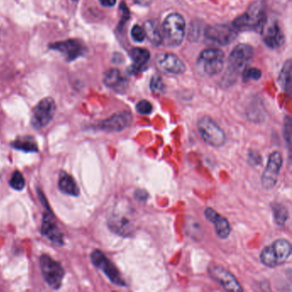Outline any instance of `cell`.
<instances>
[{
	"instance_id": "1",
	"label": "cell",
	"mask_w": 292,
	"mask_h": 292,
	"mask_svg": "<svg viewBox=\"0 0 292 292\" xmlns=\"http://www.w3.org/2000/svg\"><path fill=\"white\" fill-rule=\"evenodd\" d=\"M109 229L116 235L129 238L137 230L134 209L129 200L120 199L115 203L107 218Z\"/></svg>"
},
{
	"instance_id": "2",
	"label": "cell",
	"mask_w": 292,
	"mask_h": 292,
	"mask_svg": "<svg viewBox=\"0 0 292 292\" xmlns=\"http://www.w3.org/2000/svg\"><path fill=\"white\" fill-rule=\"evenodd\" d=\"M197 129L202 140L212 147L220 148L226 142L224 130L209 116H202L200 119L197 123Z\"/></svg>"
},
{
	"instance_id": "3",
	"label": "cell",
	"mask_w": 292,
	"mask_h": 292,
	"mask_svg": "<svg viewBox=\"0 0 292 292\" xmlns=\"http://www.w3.org/2000/svg\"><path fill=\"white\" fill-rule=\"evenodd\" d=\"M163 39L172 47L179 46L185 34L186 24L184 17L179 14L169 15L163 23Z\"/></svg>"
},
{
	"instance_id": "4",
	"label": "cell",
	"mask_w": 292,
	"mask_h": 292,
	"mask_svg": "<svg viewBox=\"0 0 292 292\" xmlns=\"http://www.w3.org/2000/svg\"><path fill=\"white\" fill-rule=\"evenodd\" d=\"M40 266L45 281L52 289H57L62 284L65 271L61 264L54 261L51 256L43 255L40 259Z\"/></svg>"
},
{
	"instance_id": "5",
	"label": "cell",
	"mask_w": 292,
	"mask_h": 292,
	"mask_svg": "<svg viewBox=\"0 0 292 292\" xmlns=\"http://www.w3.org/2000/svg\"><path fill=\"white\" fill-rule=\"evenodd\" d=\"M90 257L93 266L105 274L112 284L119 286H126V283L123 279L121 274L119 272V269L105 256L103 252L95 249L92 252Z\"/></svg>"
},
{
	"instance_id": "6",
	"label": "cell",
	"mask_w": 292,
	"mask_h": 292,
	"mask_svg": "<svg viewBox=\"0 0 292 292\" xmlns=\"http://www.w3.org/2000/svg\"><path fill=\"white\" fill-rule=\"evenodd\" d=\"M224 56L220 50H204L198 59V67L207 75L219 74L224 66Z\"/></svg>"
},
{
	"instance_id": "7",
	"label": "cell",
	"mask_w": 292,
	"mask_h": 292,
	"mask_svg": "<svg viewBox=\"0 0 292 292\" xmlns=\"http://www.w3.org/2000/svg\"><path fill=\"white\" fill-rule=\"evenodd\" d=\"M56 104L53 99L47 97L43 99L34 107L32 115V125L36 129H42L47 126L54 116Z\"/></svg>"
},
{
	"instance_id": "8",
	"label": "cell",
	"mask_w": 292,
	"mask_h": 292,
	"mask_svg": "<svg viewBox=\"0 0 292 292\" xmlns=\"http://www.w3.org/2000/svg\"><path fill=\"white\" fill-rule=\"evenodd\" d=\"M283 165L281 153L274 151L269 155L266 169L261 176V185L265 189H274L279 179V172Z\"/></svg>"
},
{
	"instance_id": "9",
	"label": "cell",
	"mask_w": 292,
	"mask_h": 292,
	"mask_svg": "<svg viewBox=\"0 0 292 292\" xmlns=\"http://www.w3.org/2000/svg\"><path fill=\"white\" fill-rule=\"evenodd\" d=\"M208 274L212 279H215L218 284H220L226 290L243 291V289L238 279L225 267L220 265H210L208 267Z\"/></svg>"
},
{
	"instance_id": "10",
	"label": "cell",
	"mask_w": 292,
	"mask_h": 292,
	"mask_svg": "<svg viewBox=\"0 0 292 292\" xmlns=\"http://www.w3.org/2000/svg\"><path fill=\"white\" fill-rule=\"evenodd\" d=\"M263 9L261 4L256 3L251 6L245 14L238 17L234 23L237 29H251L257 28L263 21Z\"/></svg>"
},
{
	"instance_id": "11",
	"label": "cell",
	"mask_w": 292,
	"mask_h": 292,
	"mask_svg": "<svg viewBox=\"0 0 292 292\" xmlns=\"http://www.w3.org/2000/svg\"><path fill=\"white\" fill-rule=\"evenodd\" d=\"M132 121L133 118L130 112L122 111L103 120L99 125V128L107 132H120L129 127Z\"/></svg>"
},
{
	"instance_id": "12",
	"label": "cell",
	"mask_w": 292,
	"mask_h": 292,
	"mask_svg": "<svg viewBox=\"0 0 292 292\" xmlns=\"http://www.w3.org/2000/svg\"><path fill=\"white\" fill-rule=\"evenodd\" d=\"M254 56L253 47L249 45L240 44L230 52L229 63L233 70H242Z\"/></svg>"
},
{
	"instance_id": "13",
	"label": "cell",
	"mask_w": 292,
	"mask_h": 292,
	"mask_svg": "<svg viewBox=\"0 0 292 292\" xmlns=\"http://www.w3.org/2000/svg\"><path fill=\"white\" fill-rule=\"evenodd\" d=\"M206 36L220 45H227L235 40L237 32L227 25H215L207 28Z\"/></svg>"
},
{
	"instance_id": "14",
	"label": "cell",
	"mask_w": 292,
	"mask_h": 292,
	"mask_svg": "<svg viewBox=\"0 0 292 292\" xmlns=\"http://www.w3.org/2000/svg\"><path fill=\"white\" fill-rule=\"evenodd\" d=\"M42 235L47 237L52 243L63 245L64 243V236L60 231V228L57 227L55 222L54 218L52 217L51 211L45 212L42 219Z\"/></svg>"
},
{
	"instance_id": "15",
	"label": "cell",
	"mask_w": 292,
	"mask_h": 292,
	"mask_svg": "<svg viewBox=\"0 0 292 292\" xmlns=\"http://www.w3.org/2000/svg\"><path fill=\"white\" fill-rule=\"evenodd\" d=\"M52 49L57 50L67 57L69 61L77 59L83 56L86 51V47L82 42L76 40H68L65 42H57L50 46Z\"/></svg>"
},
{
	"instance_id": "16",
	"label": "cell",
	"mask_w": 292,
	"mask_h": 292,
	"mask_svg": "<svg viewBox=\"0 0 292 292\" xmlns=\"http://www.w3.org/2000/svg\"><path fill=\"white\" fill-rule=\"evenodd\" d=\"M204 213L206 219L215 225V231L218 237L221 239H226L231 231L230 223L227 219L221 216L211 207H207V209L205 210Z\"/></svg>"
},
{
	"instance_id": "17",
	"label": "cell",
	"mask_w": 292,
	"mask_h": 292,
	"mask_svg": "<svg viewBox=\"0 0 292 292\" xmlns=\"http://www.w3.org/2000/svg\"><path fill=\"white\" fill-rule=\"evenodd\" d=\"M264 43L270 48H278L284 44V36L283 32L276 23L269 24L264 30Z\"/></svg>"
},
{
	"instance_id": "18",
	"label": "cell",
	"mask_w": 292,
	"mask_h": 292,
	"mask_svg": "<svg viewBox=\"0 0 292 292\" xmlns=\"http://www.w3.org/2000/svg\"><path fill=\"white\" fill-rule=\"evenodd\" d=\"M159 65L162 70L171 74H181L185 70L184 62L174 54H165L159 60Z\"/></svg>"
},
{
	"instance_id": "19",
	"label": "cell",
	"mask_w": 292,
	"mask_h": 292,
	"mask_svg": "<svg viewBox=\"0 0 292 292\" xmlns=\"http://www.w3.org/2000/svg\"><path fill=\"white\" fill-rule=\"evenodd\" d=\"M104 83L108 88H112L113 90L122 91L125 88L127 82L119 70L111 69L105 73Z\"/></svg>"
},
{
	"instance_id": "20",
	"label": "cell",
	"mask_w": 292,
	"mask_h": 292,
	"mask_svg": "<svg viewBox=\"0 0 292 292\" xmlns=\"http://www.w3.org/2000/svg\"><path fill=\"white\" fill-rule=\"evenodd\" d=\"M271 245L279 265L284 263L291 255V245L289 241L278 239Z\"/></svg>"
},
{
	"instance_id": "21",
	"label": "cell",
	"mask_w": 292,
	"mask_h": 292,
	"mask_svg": "<svg viewBox=\"0 0 292 292\" xmlns=\"http://www.w3.org/2000/svg\"><path fill=\"white\" fill-rule=\"evenodd\" d=\"M59 188L63 193L72 196V197H77L80 194L79 188L77 184L75 183V179L70 174H68L65 171H62L60 173V180H59Z\"/></svg>"
},
{
	"instance_id": "22",
	"label": "cell",
	"mask_w": 292,
	"mask_h": 292,
	"mask_svg": "<svg viewBox=\"0 0 292 292\" xmlns=\"http://www.w3.org/2000/svg\"><path fill=\"white\" fill-rule=\"evenodd\" d=\"M11 146L15 149L24 151L26 153L38 152V145H37L36 141L33 137H25L18 138L12 142Z\"/></svg>"
},
{
	"instance_id": "23",
	"label": "cell",
	"mask_w": 292,
	"mask_h": 292,
	"mask_svg": "<svg viewBox=\"0 0 292 292\" xmlns=\"http://www.w3.org/2000/svg\"><path fill=\"white\" fill-rule=\"evenodd\" d=\"M144 29L146 36H148L151 43H153L156 46L161 44L162 40H163V37H162L161 30L158 29V27L156 26L155 24L148 21L145 24Z\"/></svg>"
},
{
	"instance_id": "24",
	"label": "cell",
	"mask_w": 292,
	"mask_h": 292,
	"mask_svg": "<svg viewBox=\"0 0 292 292\" xmlns=\"http://www.w3.org/2000/svg\"><path fill=\"white\" fill-rule=\"evenodd\" d=\"M130 56H131L134 65L138 68L142 67L143 65H146L150 59V53L148 50L144 49V48L132 49Z\"/></svg>"
},
{
	"instance_id": "25",
	"label": "cell",
	"mask_w": 292,
	"mask_h": 292,
	"mask_svg": "<svg viewBox=\"0 0 292 292\" xmlns=\"http://www.w3.org/2000/svg\"><path fill=\"white\" fill-rule=\"evenodd\" d=\"M274 212V221L277 225L283 226L289 218V212L286 207L280 203H275L271 206Z\"/></svg>"
},
{
	"instance_id": "26",
	"label": "cell",
	"mask_w": 292,
	"mask_h": 292,
	"mask_svg": "<svg viewBox=\"0 0 292 292\" xmlns=\"http://www.w3.org/2000/svg\"><path fill=\"white\" fill-rule=\"evenodd\" d=\"M279 83L285 91L290 90L291 88V64L289 61L284 65L279 75Z\"/></svg>"
},
{
	"instance_id": "27",
	"label": "cell",
	"mask_w": 292,
	"mask_h": 292,
	"mask_svg": "<svg viewBox=\"0 0 292 292\" xmlns=\"http://www.w3.org/2000/svg\"><path fill=\"white\" fill-rule=\"evenodd\" d=\"M261 261L263 265L268 267H275L279 265L271 245L266 246V248H264L263 250L261 251Z\"/></svg>"
},
{
	"instance_id": "28",
	"label": "cell",
	"mask_w": 292,
	"mask_h": 292,
	"mask_svg": "<svg viewBox=\"0 0 292 292\" xmlns=\"http://www.w3.org/2000/svg\"><path fill=\"white\" fill-rule=\"evenodd\" d=\"M10 185L16 190H22L24 189L25 186V179L20 171H14L10 179Z\"/></svg>"
},
{
	"instance_id": "29",
	"label": "cell",
	"mask_w": 292,
	"mask_h": 292,
	"mask_svg": "<svg viewBox=\"0 0 292 292\" xmlns=\"http://www.w3.org/2000/svg\"><path fill=\"white\" fill-rule=\"evenodd\" d=\"M137 111L142 115H149L153 111V105L149 101L142 100L139 101L137 105Z\"/></svg>"
},
{
	"instance_id": "30",
	"label": "cell",
	"mask_w": 292,
	"mask_h": 292,
	"mask_svg": "<svg viewBox=\"0 0 292 292\" xmlns=\"http://www.w3.org/2000/svg\"><path fill=\"white\" fill-rule=\"evenodd\" d=\"M132 39L134 42H142L146 38V33L145 29L139 25H134L131 29Z\"/></svg>"
},
{
	"instance_id": "31",
	"label": "cell",
	"mask_w": 292,
	"mask_h": 292,
	"mask_svg": "<svg viewBox=\"0 0 292 292\" xmlns=\"http://www.w3.org/2000/svg\"><path fill=\"white\" fill-rule=\"evenodd\" d=\"M150 88L153 93H163L164 83L158 75H153L152 80H151Z\"/></svg>"
},
{
	"instance_id": "32",
	"label": "cell",
	"mask_w": 292,
	"mask_h": 292,
	"mask_svg": "<svg viewBox=\"0 0 292 292\" xmlns=\"http://www.w3.org/2000/svg\"><path fill=\"white\" fill-rule=\"evenodd\" d=\"M248 164L252 166H261L262 164V157L256 150H250L248 155Z\"/></svg>"
},
{
	"instance_id": "33",
	"label": "cell",
	"mask_w": 292,
	"mask_h": 292,
	"mask_svg": "<svg viewBox=\"0 0 292 292\" xmlns=\"http://www.w3.org/2000/svg\"><path fill=\"white\" fill-rule=\"evenodd\" d=\"M284 137L285 142L288 144H290L291 142V122L289 116H287L286 120L284 121Z\"/></svg>"
},
{
	"instance_id": "34",
	"label": "cell",
	"mask_w": 292,
	"mask_h": 292,
	"mask_svg": "<svg viewBox=\"0 0 292 292\" xmlns=\"http://www.w3.org/2000/svg\"><path fill=\"white\" fill-rule=\"evenodd\" d=\"M243 75H244V77L248 78V79L258 80L261 78V71L256 68H250V69H247L243 73Z\"/></svg>"
},
{
	"instance_id": "35",
	"label": "cell",
	"mask_w": 292,
	"mask_h": 292,
	"mask_svg": "<svg viewBox=\"0 0 292 292\" xmlns=\"http://www.w3.org/2000/svg\"><path fill=\"white\" fill-rule=\"evenodd\" d=\"M134 197L138 202H146L148 199V193L145 189H137L134 191Z\"/></svg>"
},
{
	"instance_id": "36",
	"label": "cell",
	"mask_w": 292,
	"mask_h": 292,
	"mask_svg": "<svg viewBox=\"0 0 292 292\" xmlns=\"http://www.w3.org/2000/svg\"><path fill=\"white\" fill-rule=\"evenodd\" d=\"M100 3L105 7H112L116 5V0H99Z\"/></svg>"
},
{
	"instance_id": "37",
	"label": "cell",
	"mask_w": 292,
	"mask_h": 292,
	"mask_svg": "<svg viewBox=\"0 0 292 292\" xmlns=\"http://www.w3.org/2000/svg\"><path fill=\"white\" fill-rule=\"evenodd\" d=\"M134 3L138 4L140 6H148L152 0H134Z\"/></svg>"
},
{
	"instance_id": "38",
	"label": "cell",
	"mask_w": 292,
	"mask_h": 292,
	"mask_svg": "<svg viewBox=\"0 0 292 292\" xmlns=\"http://www.w3.org/2000/svg\"><path fill=\"white\" fill-rule=\"evenodd\" d=\"M73 1H78V0H73Z\"/></svg>"
}]
</instances>
